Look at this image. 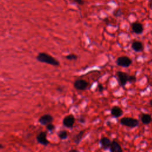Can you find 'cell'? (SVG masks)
<instances>
[{
	"label": "cell",
	"mask_w": 152,
	"mask_h": 152,
	"mask_svg": "<svg viewBox=\"0 0 152 152\" xmlns=\"http://www.w3.org/2000/svg\"><path fill=\"white\" fill-rule=\"evenodd\" d=\"M110 113L113 117L115 118H119L123 114V111L122 109L120 108L119 106H114L111 109Z\"/></svg>",
	"instance_id": "11"
},
{
	"label": "cell",
	"mask_w": 152,
	"mask_h": 152,
	"mask_svg": "<svg viewBox=\"0 0 152 152\" xmlns=\"http://www.w3.org/2000/svg\"><path fill=\"white\" fill-rule=\"evenodd\" d=\"M46 132H40L36 137V140L37 142L43 146H48L49 144V141L46 139Z\"/></svg>",
	"instance_id": "6"
},
{
	"label": "cell",
	"mask_w": 152,
	"mask_h": 152,
	"mask_svg": "<svg viewBox=\"0 0 152 152\" xmlns=\"http://www.w3.org/2000/svg\"><path fill=\"white\" fill-rule=\"evenodd\" d=\"M97 90L99 92H102L104 90V88H103V86L101 84H99L98 85V87H97Z\"/></svg>",
	"instance_id": "19"
},
{
	"label": "cell",
	"mask_w": 152,
	"mask_h": 152,
	"mask_svg": "<svg viewBox=\"0 0 152 152\" xmlns=\"http://www.w3.org/2000/svg\"><path fill=\"white\" fill-rule=\"evenodd\" d=\"M79 121L81 123H84L85 122V119L84 118H81V119H80Z\"/></svg>",
	"instance_id": "21"
},
{
	"label": "cell",
	"mask_w": 152,
	"mask_h": 152,
	"mask_svg": "<svg viewBox=\"0 0 152 152\" xmlns=\"http://www.w3.org/2000/svg\"><path fill=\"white\" fill-rule=\"evenodd\" d=\"M65 58L69 61H76L78 59V56L74 53H70L65 56Z\"/></svg>",
	"instance_id": "17"
},
{
	"label": "cell",
	"mask_w": 152,
	"mask_h": 152,
	"mask_svg": "<svg viewBox=\"0 0 152 152\" xmlns=\"http://www.w3.org/2000/svg\"><path fill=\"white\" fill-rule=\"evenodd\" d=\"M89 83L83 79H77L74 82V87L79 90H84L89 86Z\"/></svg>",
	"instance_id": "5"
},
{
	"label": "cell",
	"mask_w": 152,
	"mask_h": 152,
	"mask_svg": "<svg viewBox=\"0 0 152 152\" xmlns=\"http://www.w3.org/2000/svg\"><path fill=\"white\" fill-rule=\"evenodd\" d=\"M46 129H47L48 131H53V130L55 129V125H54L53 124H52V123L46 125Z\"/></svg>",
	"instance_id": "18"
},
{
	"label": "cell",
	"mask_w": 152,
	"mask_h": 152,
	"mask_svg": "<svg viewBox=\"0 0 152 152\" xmlns=\"http://www.w3.org/2000/svg\"><path fill=\"white\" fill-rule=\"evenodd\" d=\"M132 60L127 56H121L118 58L116 61L117 65L124 68L129 67L132 64Z\"/></svg>",
	"instance_id": "4"
},
{
	"label": "cell",
	"mask_w": 152,
	"mask_h": 152,
	"mask_svg": "<svg viewBox=\"0 0 152 152\" xmlns=\"http://www.w3.org/2000/svg\"><path fill=\"white\" fill-rule=\"evenodd\" d=\"M131 29L133 32L136 34H140L143 32L144 28L141 23L139 22H134L131 25Z\"/></svg>",
	"instance_id": "9"
},
{
	"label": "cell",
	"mask_w": 152,
	"mask_h": 152,
	"mask_svg": "<svg viewBox=\"0 0 152 152\" xmlns=\"http://www.w3.org/2000/svg\"><path fill=\"white\" fill-rule=\"evenodd\" d=\"M68 152H79V151H77V150H74V149H73V150H70V151H68Z\"/></svg>",
	"instance_id": "22"
},
{
	"label": "cell",
	"mask_w": 152,
	"mask_h": 152,
	"mask_svg": "<svg viewBox=\"0 0 152 152\" xmlns=\"http://www.w3.org/2000/svg\"><path fill=\"white\" fill-rule=\"evenodd\" d=\"M141 121L143 124L147 125L151 122L152 117L151 115L148 113H143L141 116Z\"/></svg>",
	"instance_id": "14"
},
{
	"label": "cell",
	"mask_w": 152,
	"mask_h": 152,
	"mask_svg": "<svg viewBox=\"0 0 152 152\" xmlns=\"http://www.w3.org/2000/svg\"><path fill=\"white\" fill-rule=\"evenodd\" d=\"M149 103H150V105L151 106H152V100H150V101Z\"/></svg>",
	"instance_id": "24"
},
{
	"label": "cell",
	"mask_w": 152,
	"mask_h": 152,
	"mask_svg": "<svg viewBox=\"0 0 152 152\" xmlns=\"http://www.w3.org/2000/svg\"><path fill=\"white\" fill-rule=\"evenodd\" d=\"M36 59L41 63H46L55 67H58L60 65V62L58 60L53 58L52 56L45 52L39 53L36 56Z\"/></svg>",
	"instance_id": "1"
},
{
	"label": "cell",
	"mask_w": 152,
	"mask_h": 152,
	"mask_svg": "<svg viewBox=\"0 0 152 152\" xmlns=\"http://www.w3.org/2000/svg\"><path fill=\"white\" fill-rule=\"evenodd\" d=\"M75 121V118L72 115H68L64 117L63 121V124L65 127L71 128L74 125Z\"/></svg>",
	"instance_id": "7"
},
{
	"label": "cell",
	"mask_w": 152,
	"mask_h": 152,
	"mask_svg": "<svg viewBox=\"0 0 152 152\" xmlns=\"http://www.w3.org/2000/svg\"><path fill=\"white\" fill-rule=\"evenodd\" d=\"M58 136L61 140H65L68 137V132L65 130H62L58 132Z\"/></svg>",
	"instance_id": "16"
},
{
	"label": "cell",
	"mask_w": 152,
	"mask_h": 152,
	"mask_svg": "<svg viewBox=\"0 0 152 152\" xmlns=\"http://www.w3.org/2000/svg\"><path fill=\"white\" fill-rule=\"evenodd\" d=\"M101 144L102 146V148L103 149H108L110 147L112 141L110 140L107 137H103L101 139Z\"/></svg>",
	"instance_id": "13"
},
{
	"label": "cell",
	"mask_w": 152,
	"mask_h": 152,
	"mask_svg": "<svg viewBox=\"0 0 152 152\" xmlns=\"http://www.w3.org/2000/svg\"><path fill=\"white\" fill-rule=\"evenodd\" d=\"M84 134V131H81L80 132H79L78 134L75 136V137H74V141L75 143V144H79L80 142L82 141V140L83 138V136Z\"/></svg>",
	"instance_id": "15"
},
{
	"label": "cell",
	"mask_w": 152,
	"mask_h": 152,
	"mask_svg": "<svg viewBox=\"0 0 152 152\" xmlns=\"http://www.w3.org/2000/svg\"><path fill=\"white\" fill-rule=\"evenodd\" d=\"M131 48L136 52H140L143 51L144 46L140 41H135L131 44Z\"/></svg>",
	"instance_id": "10"
},
{
	"label": "cell",
	"mask_w": 152,
	"mask_h": 152,
	"mask_svg": "<svg viewBox=\"0 0 152 152\" xmlns=\"http://www.w3.org/2000/svg\"><path fill=\"white\" fill-rule=\"evenodd\" d=\"M116 75L120 85L122 87H124L128 82L134 83L137 80L136 76L129 75L127 73L122 71L117 72Z\"/></svg>",
	"instance_id": "2"
},
{
	"label": "cell",
	"mask_w": 152,
	"mask_h": 152,
	"mask_svg": "<svg viewBox=\"0 0 152 152\" xmlns=\"http://www.w3.org/2000/svg\"><path fill=\"white\" fill-rule=\"evenodd\" d=\"M4 148V146H3V145H2V144H0V149H3V148Z\"/></svg>",
	"instance_id": "23"
},
{
	"label": "cell",
	"mask_w": 152,
	"mask_h": 152,
	"mask_svg": "<svg viewBox=\"0 0 152 152\" xmlns=\"http://www.w3.org/2000/svg\"><path fill=\"white\" fill-rule=\"evenodd\" d=\"M53 121V118L50 114H45V115L41 117L38 120L39 122L43 125H46L49 124H51Z\"/></svg>",
	"instance_id": "8"
},
{
	"label": "cell",
	"mask_w": 152,
	"mask_h": 152,
	"mask_svg": "<svg viewBox=\"0 0 152 152\" xmlns=\"http://www.w3.org/2000/svg\"><path fill=\"white\" fill-rule=\"evenodd\" d=\"M120 123L122 125L129 128H134L139 125V122L137 120L131 117H124L121 119Z\"/></svg>",
	"instance_id": "3"
},
{
	"label": "cell",
	"mask_w": 152,
	"mask_h": 152,
	"mask_svg": "<svg viewBox=\"0 0 152 152\" xmlns=\"http://www.w3.org/2000/svg\"><path fill=\"white\" fill-rule=\"evenodd\" d=\"M109 148L110 152H123L121 146L117 141H112Z\"/></svg>",
	"instance_id": "12"
},
{
	"label": "cell",
	"mask_w": 152,
	"mask_h": 152,
	"mask_svg": "<svg viewBox=\"0 0 152 152\" xmlns=\"http://www.w3.org/2000/svg\"><path fill=\"white\" fill-rule=\"evenodd\" d=\"M73 1L75 3L78 4L79 5H83L84 4V1H83V0H73Z\"/></svg>",
	"instance_id": "20"
}]
</instances>
